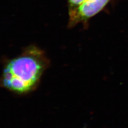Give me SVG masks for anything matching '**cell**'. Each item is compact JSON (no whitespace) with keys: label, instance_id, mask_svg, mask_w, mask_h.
<instances>
[{"label":"cell","instance_id":"6da1fadb","mask_svg":"<svg viewBox=\"0 0 128 128\" xmlns=\"http://www.w3.org/2000/svg\"><path fill=\"white\" fill-rule=\"evenodd\" d=\"M49 60L42 50L30 46L9 60L0 76V86L18 94H27L36 89Z\"/></svg>","mask_w":128,"mask_h":128},{"label":"cell","instance_id":"7a4b0ae2","mask_svg":"<svg viewBox=\"0 0 128 128\" xmlns=\"http://www.w3.org/2000/svg\"><path fill=\"white\" fill-rule=\"evenodd\" d=\"M110 1L86 0L77 8L68 11V26L70 28H73L78 24H82L86 27L90 20L102 12Z\"/></svg>","mask_w":128,"mask_h":128},{"label":"cell","instance_id":"3957f363","mask_svg":"<svg viewBox=\"0 0 128 128\" xmlns=\"http://www.w3.org/2000/svg\"><path fill=\"white\" fill-rule=\"evenodd\" d=\"M68 11L77 8L82 4L86 0H66Z\"/></svg>","mask_w":128,"mask_h":128}]
</instances>
